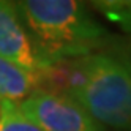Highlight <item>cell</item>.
<instances>
[{"label": "cell", "mask_w": 131, "mask_h": 131, "mask_svg": "<svg viewBox=\"0 0 131 131\" xmlns=\"http://www.w3.org/2000/svg\"><path fill=\"white\" fill-rule=\"evenodd\" d=\"M16 6L30 30L43 67L59 59L92 55L106 36V30L82 2L25 0Z\"/></svg>", "instance_id": "obj_1"}, {"label": "cell", "mask_w": 131, "mask_h": 131, "mask_svg": "<svg viewBox=\"0 0 131 131\" xmlns=\"http://www.w3.org/2000/svg\"><path fill=\"white\" fill-rule=\"evenodd\" d=\"M78 101L98 123L131 129V71L111 55L92 54L89 82Z\"/></svg>", "instance_id": "obj_2"}, {"label": "cell", "mask_w": 131, "mask_h": 131, "mask_svg": "<svg viewBox=\"0 0 131 131\" xmlns=\"http://www.w3.org/2000/svg\"><path fill=\"white\" fill-rule=\"evenodd\" d=\"M22 112L41 131H98V123L79 101L70 96L33 92L19 103Z\"/></svg>", "instance_id": "obj_3"}, {"label": "cell", "mask_w": 131, "mask_h": 131, "mask_svg": "<svg viewBox=\"0 0 131 131\" xmlns=\"http://www.w3.org/2000/svg\"><path fill=\"white\" fill-rule=\"evenodd\" d=\"M0 57L30 73L43 67L30 35L22 25L16 3L3 0H0Z\"/></svg>", "instance_id": "obj_4"}, {"label": "cell", "mask_w": 131, "mask_h": 131, "mask_svg": "<svg viewBox=\"0 0 131 131\" xmlns=\"http://www.w3.org/2000/svg\"><path fill=\"white\" fill-rule=\"evenodd\" d=\"M90 57L92 55L59 59L44 65L35 73V92L63 95L78 101L89 82Z\"/></svg>", "instance_id": "obj_5"}, {"label": "cell", "mask_w": 131, "mask_h": 131, "mask_svg": "<svg viewBox=\"0 0 131 131\" xmlns=\"http://www.w3.org/2000/svg\"><path fill=\"white\" fill-rule=\"evenodd\" d=\"M35 92V73L0 57V103H21Z\"/></svg>", "instance_id": "obj_6"}, {"label": "cell", "mask_w": 131, "mask_h": 131, "mask_svg": "<svg viewBox=\"0 0 131 131\" xmlns=\"http://www.w3.org/2000/svg\"><path fill=\"white\" fill-rule=\"evenodd\" d=\"M0 131H41L27 117L19 103H0Z\"/></svg>", "instance_id": "obj_7"}, {"label": "cell", "mask_w": 131, "mask_h": 131, "mask_svg": "<svg viewBox=\"0 0 131 131\" xmlns=\"http://www.w3.org/2000/svg\"><path fill=\"white\" fill-rule=\"evenodd\" d=\"M93 5L107 21L131 35V0H106Z\"/></svg>", "instance_id": "obj_8"}, {"label": "cell", "mask_w": 131, "mask_h": 131, "mask_svg": "<svg viewBox=\"0 0 131 131\" xmlns=\"http://www.w3.org/2000/svg\"><path fill=\"white\" fill-rule=\"evenodd\" d=\"M115 55L117 57H114V59L118 60L122 65H125V67L131 71V36L126 41H122L120 44H117Z\"/></svg>", "instance_id": "obj_9"}]
</instances>
